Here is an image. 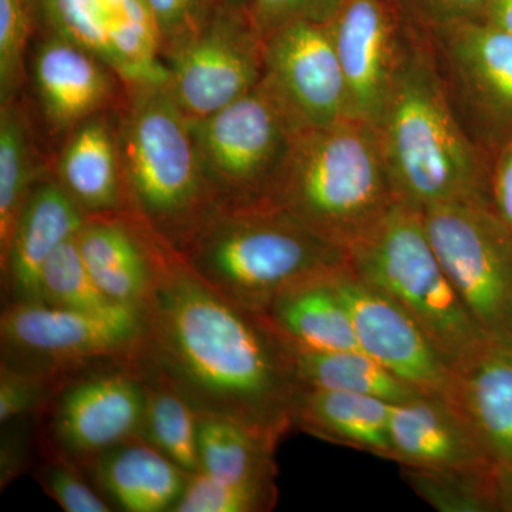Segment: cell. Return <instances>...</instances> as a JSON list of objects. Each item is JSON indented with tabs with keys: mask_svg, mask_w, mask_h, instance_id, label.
Masks as SVG:
<instances>
[{
	"mask_svg": "<svg viewBox=\"0 0 512 512\" xmlns=\"http://www.w3.org/2000/svg\"><path fill=\"white\" fill-rule=\"evenodd\" d=\"M150 228V227H148ZM151 282L137 356L190 399L275 440L293 427L299 387L291 349L262 313L201 278L150 228Z\"/></svg>",
	"mask_w": 512,
	"mask_h": 512,
	"instance_id": "cell-1",
	"label": "cell"
},
{
	"mask_svg": "<svg viewBox=\"0 0 512 512\" xmlns=\"http://www.w3.org/2000/svg\"><path fill=\"white\" fill-rule=\"evenodd\" d=\"M375 128L400 204L424 211L447 202L490 200L483 151L458 116L434 50L416 37H406Z\"/></svg>",
	"mask_w": 512,
	"mask_h": 512,
	"instance_id": "cell-2",
	"label": "cell"
},
{
	"mask_svg": "<svg viewBox=\"0 0 512 512\" xmlns=\"http://www.w3.org/2000/svg\"><path fill=\"white\" fill-rule=\"evenodd\" d=\"M396 202L376 128L348 117L296 134L265 204L348 252Z\"/></svg>",
	"mask_w": 512,
	"mask_h": 512,
	"instance_id": "cell-3",
	"label": "cell"
},
{
	"mask_svg": "<svg viewBox=\"0 0 512 512\" xmlns=\"http://www.w3.org/2000/svg\"><path fill=\"white\" fill-rule=\"evenodd\" d=\"M128 211L181 251L221 205L167 80L128 84L117 107Z\"/></svg>",
	"mask_w": 512,
	"mask_h": 512,
	"instance_id": "cell-4",
	"label": "cell"
},
{
	"mask_svg": "<svg viewBox=\"0 0 512 512\" xmlns=\"http://www.w3.org/2000/svg\"><path fill=\"white\" fill-rule=\"evenodd\" d=\"M178 252L204 281L258 313L288 289L349 265L345 249L268 204H221Z\"/></svg>",
	"mask_w": 512,
	"mask_h": 512,
	"instance_id": "cell-5",
	"label": "cell"
},
{
	"mask_svg": "<svg viewBox=\"0 0 512 512\" xmlns=\"http://www.w3.org/2000/svg\"><path fill=\"white\" fill-rule=\"evenodd\" d=\"M349 268L409 313L451 369L487 343L431 245L423 214L396 202L348 251Z\"/></svg>",
	"mask_w": 512,
	"mask_h": 512,
	"instance_id": "cell-6",
	"label": "cell"
},
{
	"mask_svg": "<svg viewBox=\"0 0 512 512\" xmlns=\"http://www.w3.org/2000/svg\"><path fill=\"white\" fill-rule=\"evenodd\" d=\"M437 258L481 332L512 345V231L490 200L421 211Z\"/></svg>",
	"mask_w": 512,
	"mask_h": 512,
	"instance_id": "cell-7",
	"label": "cell"
},
{
	"mask_svg": "<svg viewBox=\"0 0 512 512\" xmlns=\"http://www.w3.org/2000/svg\"><path fill=\"white\" fill-rule=\"evenodd\" d=\"M190 127L205 175L225 205L265 204L301 131L262 79L224 109L190 119Z\"/></svg>",
	"mask_w": 512,
	"mask_h": 512,
	"instance_id": "cell-8",
	"label": "cell"
},
{
	"mask_svg": "<svg viewBox=\"0 0 512 512\" xmlns=\"http://www.w3.org/2000/svg\"><path fill=\"white\" fill-rule=\"evenodd\" d=\"M2 360L55 379L92 363L124 362L143 340L140 309L80 312L43 302H8L0 316Z\"/></svg>",
	"mask_w": 512,
	"mask_h": 512,
	"instance_id": "cell-9",
	"label": "cell"
},
{
	"mask_svg": "<svg viewBox=\"0 0 512 512\" xmlns=\"http://www.w3.org/2000/svg\"><path fill=\"white\" fill-rule=\"evenodd\" d=\"M168 87L190 119L224 109L261 82L264 40L248 10L218 5L207 25L164 53Z\"/></svg>",
	"mask_w": 512,
	"mask_h": 512,
	"instance_id": "cell-10",
	"label": "cell"
},
{
	"mask_svg": "<svg viewBox=\"0 0 512 512\" xmlns=\"http://www.w3.org/2000/svg\"><path fill=\"white\" fill-rule=\"evenodd\" d=\"M56 392L49 433L64 460L89 464L109 448L138 437L146 386L133 359L82 373L60 383Z\"/></svg>",
	"mask_w": 512,
	"mask_h": 512,
	"instance_id": "cell-11",
	"label": "cell"
},
{
	"mask_svg": "<svg viewBox=\"0 0 512 512\" xmlns=\"http://www.w3.org/2000/svg\"><path fill=\"white\" fill-rule=\"evenodd\" d=\"M433 32L458 116L500 148L512 137L511 33L488 20Z\"/></svg>",
	"mask_w": 512,
	"mask_h": 512,
	"instance_id": "cell-12",
	"label": "cell"
},
{
	"mask_svg": "<svg viewBox=\"0 0 512 512\" xmlns=\"http://www.w3.org/2000/svg\"><path fill=\"white\" fill-rule=\"evenodd\" d=\"M262 82L299 130L348 119V99L329 26L291 23L264 40Z\"/></svg>",
	"mask_w": 512,
	"mask_h": 512,
	"instance_id": "cell-13",
	"label": "cell"
},
{
	"mask_svg": "<svg viewBox=\"0 0 512 512\" xmlns=\"http://www.w3.org/2000/svg\"><path fill=\"white\" fill-rule=\"evenodd\" d=\"M45 29L82 46L124 84L165 82L160 37L138 0H39Z\"/></svg>",
	"mask_w": 512,
	"mask_h": 512,
	"instance_id": "cell-14",
	"label": "cell"
},
{
	"mask_svg": "<svg viewBox=\"0 0 512 512\" xmlns=\"http://www.w3.org/2000/svg\"><path fill=\"white\" fill-rule=\"evenodd\" d=\"M335 284L360 350L419 392L446 396L453 369L416 320L349 265L335 276Z\"/></svg>",
	"mask_w": 512,
	"mask_h": 512,
	"instance_id": "cell-15",
	"label": "cell"
},
{
	"mask_svg": "<svg viewBox=\"0 0 512 512\" xmlns=\"http://www.w3.org/2000/svg\"><path fill=\"white\" fill-rule=\"evenodd\" d=\"M328 26L345 79L348 117L375 127L406 43L396 8L392 0H343Z\"/></svg>",
	"mask_w": 512,
	"mask_h": 512,
	"instance_id": "cell-16",
	"label": "cell"
},
{
	"mask_svg": "<svg viewBox=\"0 0 512 512\" xmlns=\"http://www.w3.org/2000/svg\"><path fill=\"white\" fill-rule=\"evenodd\" d=\"M29 72L43 121L57 137L96 114L116 110L126 93L109 64L47 29L33 49Z\"/></svg>",
	"mask_w": 512,
	"mask_h": 512,
	"instance_id": "cell-17",
	"label": "cell"
},
{
	"mask_svg": "<svg viewBox=\"0 0 512 512\" xmlns=\"http://www.w3.org/2000/svg\"><path fill=\"white\" fill-rule=\"evenodd\" d=\"M87 218L52 171L36 185L16 222L8 248L0 254L9 302H42L43 268L60 245L76 237Z\"/></svg>",
	"mask_w": 512,
	"mask_h": 512,
	"instance_id": "cell-18",
	"label": "cell"
},
{
	"mask_svg": "<svg viewBox=\"0 0 512 512\" xmlns=\"http://www.w3.org/2000/svg\"><path fill=\"white\" fill-rule=\"evenodd\" d=\"M389 437L390 460L402 467H494L456 407L437 394L421 393L392 404Z\"/></svg>",
	"mask_w": 512,
	"mask_h": 512,
	"instance_id": "cell-19",
	"label": "cell"
},
{
	"mask_svg": "<svg viewBox=\"0 0 512 512\" xmlns=\"http://www.w3.org/2000/svg\"><path fill=\"white\" fill-rule=\"evenodd\" d=\"M52 173L87 217L127 212L117 109L90 117L63 137Z\"/></svg>",
	"mask_w": 512,
	"mask_h": 512,
	"instance_id": "cell-20",
	"label": "cell"
},
{
	"mask_svg": "<svg viewBox=\"0 0 512 512\" xmlns=\"http://www.w3.org/2000/svg\"><path fill=\"white\" fill-rule=\"evenodd\" d=\"M488 460L512 461V345L487 343L454 367L446 394Z\"/></svg>",
	"mask_w": 512,
	"mask_h": 512,
	"instance_id": "cell-21",
	"label": "cell"
},
{
	"mask_svg": "<svg viewBox=\"0 0 512 512\" xmlns=\"http://www.w3.org/2000/svg\"><path fill=\"white\" fill-rule=\"evenodd\" d=\"M77 245L110 301L140 308L151 282L150 228L133 212L89 217Z\"/></svg>",
	"mask_w": 512,
	"mask_h": 512,
	"instance_id": "cell-22",
	"label": "cell"
},
{
	"mask_svg": "<svg viewBox=\"0 0 512 512\" xmlns=\"http://www.w3.org/2000/svg\"><path fill=\"white\" fill-rule=\"evenodd\" d=\"M89 466L101 493L127 512L173 511L190 477L140 437L109 448Z\"/></svg>",
	"mask_w": 512,
	"mask_h": 512,
	"instance_id": "cell-23",
	"label": "cell"
},
{
	"mask_svg": "<svg viewBox=\"0 0 512 512\" xmlns=\"http://www.w3.org/2000/svg\"><path fill=\"white\" fill-rule=\"evenodd\" d=\"M339 272L288 289L262 313L289 348L305 352L360 350L352 318L336 288Z\"/></svg>",
	"mask_w": 512,
	"mask_h": 512,
	"instance_id": "cell-24",
	"label": "cell"
},
{
	"mask_svg": "<svg viewBox=\"0 0 512 512\" xmlns=\"http://www.w3.org/2000/svg\"><path fill=\"white\" fill-rule=\"evenodd\" d=\"M390 409L392 403L366 394L301 389L293 409V427L390 460Z\"/></svg>",
	"mask_w": 512,
	"mask_h": 512,
	"instance_id": "cell-25",
	"label": "cell"
},
{
	"mask_svg": "<svg viewBox=\"0 0 512 512\" xmlns=\"http://www.w3.org/2000/svg\"><path fill=\"white\" fill-rule=\"evenodd\" d=\"M50 171L28 107L19 97L0 104V254L8 248L30 194Z\"/></svg>",
	"mask_w": 512,
	"mask_h": 512,
	"instance_id": "cell-26",
	"label": "cell"
},
{
	"mask_svg": "<svg viewBox=\"0 0 512 512\" xmlns=\"http://www.w3.org/2000/svg\"><path fill=\"white\" fill-rule=\"evenodd\" d=\"M279 441L241 421L200 413V471L232 483H275V448Z\"/></svg>",
	"mask_w": 512,
	"mask_h": 512,
	"instance_id": "cell-27",
	"label": "cell"
},
{
	"mask_svg": "<svg viewBox=\"0 0 512 512\" xmlns=\"http://www.w3.org/2000/svg\"><path fill=\"white\" fill-rule=\"evenodd\" d=\"M133 362L146 386V406L138 437L157 448L185 473H198L200 412L187 396L140 357H134Z\"/></svg>",
	"mask_w": 512,
	"mask_h": 512,
	"instance_id": "cell-28",
	"label": "cell"
},
{
	"mask_svg": "<svg viewBox=\"0 0 512 512\" xmlns=\"http://www.w3.org/2000/svg\"><path fill=\"white\" fill-rule=\"evenodd\" d=\"M291 357L293 375L301 389L366 394L392 404L421 394L362 350L305 352L291 349Z\"/></svg>",
	"mask_w": 512,
	"mask_h": 512,
	"instance_id": "cell-29",
	"label": "cell"
},
{
	"mask_svg": "<svg viewBox=\"0 0 512 512\" xmlns=\"http://www.w3.org/2000/svg\"><path fill=\"white\" fill-rule=\"evenodd\" d=\"M407 485L440 512L497 511L494 467L429 468L402 467Z\"/></svg>",
	"mask_w": 512,
	"mask_h": 512,
	"instance_id": "cell-30",
	"label": "cell"
},
{
	"mask_svg": "<svg viewBox=\"0 0 512 512\" xmlns=\"http://www.w3.org/2000/svg\"><path fill=\"white\" fill-rule=\"evenodd\" d=\"M40 292L43 303L72 311L107 312L121 306L110 301L94 282L80 255L76 237L67 239L50 256L43 268Z\"/></svg>",
	"mask_w": 512,
	"mask_h": 512,
	"instance_id": "cell-31",
	"label": "cell"
},
{
	"mask_svg": "<svg viewBox=\"0 0 512 512\" xmlns=\"http://www.w3.org/2000/svg\"><path fill=\"white\" fill-rule=\"evenodd\" d=\"M39 0H0V104L18 99L29 79V43Z\"/></svg>",
	"mask_w": 512,
	"mask_h": 512,
	"instance_id": "cell-32",
	"label": "cell"
},
{
	"mask_svg": "<svg viewBox=\"0 0 512 512\" xmlns=\"http://www.w3.org/2000/svg\"><path fill=\"white\" fill-rule=\"evenodd\" d=\"M278 498L275 483H232L198 471L190 474L173 512H262Z\"/></svg>",
	"mask_w": 512,
	"mask_h": 512,
	"instance_id": "cell-33",
	"label": "cell"
},
{
	"mask_svg": "<svg viewBox=\"0 0 512 512\" xmlns=\"http://www.w3.org/2000/svg\"><path fill=\"white\" fill-rule=\"evenodd\" d=\"M66 379V377H64ZM64 379L3 362L0 366V423L29 419L47 403Z\"/></svg>",
	"mask_w": 512,
	"mask_h": 512,
	"instance_id": "cell-34",
	"label": "cell"
},
{
	"mask_svg": "<svg viewBox=\"0 0 512 512\" xmlns=\"http://www.w3.org/2000/svg\"><path fill=\"white\" fill-rule=\"evenodd\" d=\"M160 37L161 56L200 32L214 15L218 0H146Z\"/></svg>",
	"mask_w": 512,
	"mask_h": 512,
	"instance_id": "cell-35",
	"label": "cell"
},
{
	"mask_svg": "<svg viewBox=\"0 0 512 512\" xmlns=\"http://www.w3.org/2000/svg\"><path fill=\"white\" fill-rule=\"evenodd\" d=\"M43 491L66 512H110L107 503L97 491L86 483L74 463L59 457L49 461L36 473Z\"/></svg>",
	"mask_w": 512,
	"mask_h": 512,
	"instance_id": "cell-36",
	"label": "cell"
},
{
	"mask_svg": "<svg viewBox=\"0 0 512 512\" xmlns=\"http://www.w3.org/2000/svg\"><path fill=\"white\" fill-rule=\"evenodd\" d=\"M343 0H249L248 15L258 35L265 40L291 23H325L335 18Z\"/></svg>",
	"mask_w": 512,
	"mask_h": 512,
	"instance_id": "cell-37",
	"label": "cell"
},
{
	"mask_svg": "<svg viewBox=\"0 0 512 512\" xmlns=\"http://www.w3.org/2000/svg\"><path fill=\"white\" fill-rule=\"evenodd\" d=\"M433 30L487 20L490 0H414Z\"/></svg>",
	"mask_w": 512,
	"mask_h": 512,
	"instance_id": "cell-38",
	"label": "cell"
},
{
	"mask_svg": "<svg viewBox=\"0 0 512 512\" xmlns=\"http://www.w3.org/2000/svg\"><path fill=\"white\" fill-rule=\"evenodd\" d=\"M488 187L494 210L512 231V137L498 148Z\"/></svg>",
	"mask_w": 512,
	"mask_h": 512,
	"instance_id": "cell-39",
	"label": "cell"
},
{
	"mask_svg": "<svg viewBox=\"0 0 512 512\" xmlns=\"http://www.w3.org/2000/svg\"><path fill=\"white\" fill-rule=\"evenodd\" d=\"M8 427V426H3ZM9 429V427H8ZM28 436L22 430L16 429L15 431L8 430V433L3 434L2 439V456H0V476H2V487L10 483L25 466V457L28 453V446H26Z\"/></svg>",
	"mask_w": 512,
	"mask_h": 512,
	"instance_id": "cell-40",
	"label": "cell"
},
{
	"mask_svg": "<svg viewBox=\"0 0 512 512\" xmlns=\"http://www.w3.org/2000/svg\"><path fill=\"white\" fill-rule=\"evenodd\" d=\"M494 494L497 511L512 512V461L494 466Z\"/></svg>",
	"mask_w": 512,
	"mask_h": 512,
	"instance_id": "cell-41",
	"label": "cell"
},
{
	"mask_svg": "<svg viewBox=\"0 0 512 512\" xmlns=\"http://www.w3.org/2000/svg\"><path fill=\"white\" fill-rule=\"evenodd\" d=\"M487 20L512 35V0H490Z\"/></svg>",
	"mask_w": 512,
	"mask_h": 512,
	"instance_id": "cell-42",
	"label": "cell"
},
{
	"mask_svg": "<svg viewBox=\"0 0 512 512\" xmlns=\"http://www.w3.org/2000/svg\"><path fill=\"white\" fill-rule=\"evenodd\" d=\"M221 5L229 6V8L248 10L249 0H218Z\"/></svg>",
	"mask_w": 512,
	"mask_h": 512,
	"instance_id": "cell-43",
	"label": "cell"
},
{
	"mask_svg": "<svg viewBox=\"0 0 512 512\" xmlns=\"http://www.w3.org/2000/svg\"><path fill=\"white\" fill-rule=\"evenodd\" d=\"M138 2H140V3H141V5H143V6H144V8H146V9H147L146 0H138Z\"/></svg>",
	"mask_w": 512,
	"mask_h": 512,
	"instance_id": "cell-44",
	"label": "cell"
}]
</instances>
